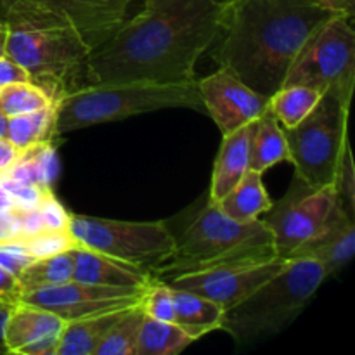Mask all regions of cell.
<instances>
[{
	"mask_svg": "<svg viewBox=\"0 0 355 355\" xmlns=\"http://www.w3.org/2000/svg\"><path fill=\"white\" fill-rule=\"evenodd\" d=\"M336 14L321 0H222L214 59L270 99L309 38Z\"/></svg>",
	"mask_w": 355,
	"mask_h": 355,
	"instance_id": "2",
	"label": "cell"
},
{
	"mask_svg": "<svg viewBox=\"0 0 355 355\" xmlns=\"http://www.w3.org/2000/svg\"><path fill=\"white\" fill-rule=\"evenodd\" d=\"M165 107H189L203 113L200 82L194 78L173 83H89L58 101L55 128L58 135L68 134Z\"/></svg>",
	"mask_w": 355,
	"mask_h": 355,
	"instance_id": "5",
	"label": "cell"
},
{
	"mask_svg": "<svg viewBox=\"0 0 355 355\" xmlns=\"http://www.w3.org/2000/svg\"><path fill=\"white\" fill-rule=\"evenodd\" d=\"M333 186H335L336 196L342 201L343 207L349 210V214L355 215V170L352 151H350V142H347L342 156H340Z\"/></svg>",
	"mask_w": 355,
	"mask_h": 355,
	"instance_id": "32",
	"label": "cell"
},
{
	"mask_svg": "<svg viewBox=\"0 0 355 355\" xmlns=\"http://www.w3.org/2000/svg\"><path fill=\"white\" fill-rule=\"evenodd\" d=\"M281 162H290L286 139L277 118L267 107L250 130V170L263 173Z\"/></svg>",
	"mask_w": 355,
	"mask_h": 355,
	"instance_id": "19",
	"label": "cell"
},
{
	"mask_svg": "<svg viewBox=\"0 0 355 355\" xmlns=\"http://www.w3.org/2000/svg\"><path fill=\"white\" fill-rule=\"evenodd\" d=\"M19 218H17V210L0 211V243L12 241L19 238Z\"/></svg>",
	"mask_w": 355,
	"mask_h": 355,
	"instance_id": "38",
	"label": "cell"
},
{
	"mask_svg": "<svg viewBox=\"0 0 355 355\" xmlns=\"http://www.w3.org/2000/svg\"><path fill=\"white\" fill-rule=\"evenodd\" d=\"M73 279L97 286L148 288L153 283L149 270L107 257L96 250L76 246L71 250Z\"/></svg>",
	"mask_w": 355,
	"mask_h": 355,
	"instance_id": "16",
	"label": "cell"
},
{
	"mask_svg": "<svg viewBox=\"0 0 355 355\" xmlns=\"http://www.w3.org/2000/svg\"><path fill=\"white\" fill-rule=\"evenodd\" d=\"M0 186L10 194L16 210H33L40 205L45 191L52 189V187H40L35 184L19 182V180L3 179V177H0Z\"/></svg>",
	"mask_w": 355,
	"mask_h": 355,
	"instance_id": "33",
	"label": "cell"
},
{
	"mask_svg": "<svg viewBox=\"0 0 355 355\" xmlns=\"http://www.w3.org/2000/svg\"><path fill=\"white\" fill-rule=\"evenodd\" d=\"M286 263L288 259L277 257L266 262L234 263V266L215 267V269L201 270V272L182 274L165 283L175 290L191 291V293L210 298L227 311L245 300L267 279L276 276Z\"/></svg>",
	"mask_w": 355,
	"mask_h": 355,
	"instance_id": "12",
	"label": "cell"
},
{
	"mask_svg": "<svg viewBox=\"0 0 355 355\" xmlns=\"http://www.w3.org/2000/svg\"><path fill=\"white\" fill-rule=\"evenodd\" d=\"M148 288L97 286L71 279L58 286L24 293L21 304L45 309L68 322L139 304Z\"/></svg>",
	"mask_w": 355,
	"mask_h": 355,
	"instance_id": "11",
	"label": "cell"
},
{
	"mask_svg": "<svg viewBox=\"0 0 355 355\" xmlns=\"http://www.w3.org/2000/svg\"><path fill=\"white\" fill-rule=\"evenodd\" d=\"M194 342L196 338L175 322L144 315L134 355H177Z\"/></svg>",
	"mask_w": 355,
	"mask_h": 355,
	"instance_id": "24",
	"label": "cell"
},
{
	"mask_svg": "<svg viewBox=\"0 0 355 355\" xmlns=\"http://www.w3.org/2000/svg\"><path fill=\"white\" fill-rule=\"evenodd\" d=\"M127 309L64 322L55 355H94L97 345Z\"/></svg>",
	"mask_w": 355,
	"mask_h": 355,
	"instance_id": "20",
	"label": "cell"
},
{
	"mask_svg": "<svg viewBox=\"0 0 355 355\" xmlns=\"http://www.w3.org/2000/svg\"><path fill=\"white\" fill-rule=\"evenodd\" d=\"M328 9L336 10V12H342L345 16L354 17V7L355 0H321Z\"/></svg>",
	"mask_w": 355,
	"mask_h": 355,
	"instance_id": "40",
	"label": "cell"
},
{
	"mask_svg": "<svg viewBox=\"0 0 355 355\" xmlns=\"http://www.w3.org/2000/svg\"><path fill=\"white\" fill-rule=\"evenodd\" d=\"M350 19L336 14L326 21L304 45L283 85L333 92L350 106L355 85V31Z\"/></svg>",
	"mask_w": 355,
	"mask_h": 355,
	"instance_id": "8",
	"label": "cell"
},
{
	"mask_svg": "<svg viewBox=\"0 0 355 355\" xmlns=\"http://www.w3.org/2000/svg\"><path fill=\"white\" fill-rule=\"evenodd\" d=\"M137 16L125 19L104 44L90 51L89 83L158 82L196 78L198 59L214 45L222 0H142Z\"/></svg>",
	"mask_w": 355,
	"mask_h": 355,
	"instance_id": "1",
	"label": "cell"
},
{
	"mask_svg": "<svg viewBox=\"0 0 355 355\" xmlns=\"http://www.w3.org/2000/svg\"><path fill=\"white\" fill-rule=\"evenodd\" d=\"M23 291H21L19 281L16 276L7 272L2 266H0V309L3 311H10L16 307L21 302Z\"/></svg>",
	"mask_w": 355,
	"mask_h": 355,
	"instance_id": "36",
	"label": "cell"
},
{
	"mask_svg": "<svg viewBox=\"0 0 355 355\" xmlns=\"http://www.w3.org/2000/svg\"><path fill=\"white\" fill-rule=\"evenodd\" d=\"M54 103V97L33 82L10 83L0 89V111L7 116L31 113Z\"/></svg>",
	"mask_w": 355,
	"mask_h": 355,
	"instance_id": "29",
	"label": "cell"
},
{
	"mask_svg": "<svg viewBox=\"0 0 355 355\" xmlns=\"http://www.w3.org/2000/svg\"><path fill=\"white\" fill-rule=\"evenodd\" d=\"M38 211L42 215V220L47 231H68L69 225V211L66 210L64 205L59 201L54 191H45L44 198H42L40 205H38Z\"/></svg>",
	"mask_w": 355,
	"mask_h": 355,
	"instance_id": "34",
	"label": "cell"
},
{
	"mask_svg": "<svg viewBox=\"0 0 355 355\" xmlns=\"http://www.w3.org/2000/svg\"><path fill=\"white\" fill-rule=\"evenodd\" d=\"M6 44H7V30H6V24L0 21V58L6 54Z\"/></svg>",
	"mask_w": 355,
	"mask_h": 355,
	"instance_id": "42",
	"label": "cell"
},
{
	"mask_svg": "<svg viewBox=\"0 0 355 355\" xmlns=\"http://www.w3.org/2000/svg\"><path fill=\"white\" fill-rule=\"evenodd\" d=\"M64 321L45 309L17 304L7 312L3 324V345L7 354L21 355L31 343L61 336Z\"/></svg>",
	"mask_w": 355,
	"mask_h": 355,
	"instance_id": "17",
	"label": "cell"
},
{
	"mask_svg": "<svg viewBox=\"0 0 355 355\" xmlns=\"http://www.w3.org/2000/svg\"><path fill=\"white\" fill-rule=\"evenodd\" d=\"M7 123H9V116L0 111V137H6L7 135Z\"/></svg>",
	"mask_w": 355,
	"mask_h": 355,
	"instance_id": "43",
	"label": "cell"
},
{
	"mask_svg": "<svg viewBox=\"0 0 355 355\" xmlns=\"http://www.w3.org/2000/svg\"><path fill=\"white\" fill-rule=\"evenodd\" d=\"M144 315L142 300L128 307L123 315L114 322L113 328L106 333L94 355H134Z\"/></svg>",
	"mask_w": 355,
	"mask_h": 355,
	"instance_id": "28",
	"label": "cell"
},
{
	"mask_svg": "<svg viewBox=\"0 0 355 355\" xmlns=\"http://www.w3.org/2000/svg\"><path fill=\"white\" fill-rule=\"evenodd\" d=\"M355 253V220L343 205L319 234L305 241L288 255V260L311 259L324 266L328 276H336L345 269Z\"/></svg>",
	"mask_w": 355,
	"mask_h": 355,
	"instance_id": "15",
	"label": "cell"
},
{
	"mask_svg": "<svg viewBox=\"0 0 355 355\" xmlns=\"http://www.w3.org/2000/svg\"><path fill=\"white\" fill-rule=\"evenodd\" d=\"M322 94L305 85H283L269 99V110L283 128L300 123L319 103Z\"/></svg>",
	"mask_w": 355,
	"mask_h": 355,
	"instance_id": "27",
	"label": "cell"
},
{
	"mask_svg": "<svg viewBox=\"0 0 355 355\" xmlns=\"http://www.w3.org/2000/svg\"><path fill=\"white\" fill-rule=\"evenodd\" d=\"M326 277L324 266L318 260H288L276 276L225 311L220 329L229 333L238 345L277 335L311 304Z\"/></svg>",
	"mask_w": 355,
	"mask_h": 355,
	"instance_id": "6",
	"label": "cell"
},
{
	"mask_svg": "<svg viewBox=\"0 0 355 355\" xmlns=\"http://www.w3.org/2000/svg\"><path fill=\"white\" fill-rule=\"evenodd\" d=\"M30 253L26 252L21 239H12V241L0 243V266L10 272L12 276H19L24 267L31 262Z\"/></svg>",
	"mask_w": 355,
	"mask_h": 355,
	"instance_id": "35",
	"label": "cell"
},
{
	"mask_svg": "<svg viewBox=\"0 0 355 355\" xmlns=\"http://www.w3.org/2000/svg\"><path fill=\"white\" fill-rule=\"evenodd\" d=\"M142 307L146 315L158 321L173 322L175 319V309H173L172 288L163 281H155L149 284L144 298H142Z\"/></svg>",
	"mask_w": 355,
	"mask_h": 355,
	"instance_id": "31",
	"label": "cell"
},
{
	"mask_svg": "<svg viewBox=\"0 0 355 355\" xmlns=\"http://www.w3.org/2000/svg\"><path fill=\"white\" fill-rule=\"evenodd\" d=\"M277 259L276 243L262 218L241 222L208 200L193 220L175 236L172 255L149 270L155 281H168L182 274L201 272L234 263Z\"/></svg>",
	"mask_w": 355,
	"mask_h": 355,
	"instance_id": "4",
	"label": "cell"
},
{
	"mask_svg": "<svg viewBox=\"0 0 355 355\" xmlns=\"http://www.w3.org/2000/svg\"><path fill=\"white\" fill-rule=\"evenodd\" d=\"M68 231L83 248L151 270L172 255L175 234L166 222H127L69 214Z\"/></svg>",
	"mask_w": 355,
	"mask_h": 355,
	"instance_id": "9",
	"label": "cell"
},
{
	"mask_svg": "<svg viewBox=\"0 0 355 355\" xmlns=\"http://www.w3.org/2000/svg\"><path fill=\"white\" fill-rule=\"evenodd\" d=\"M349 104L324 92L314 110L298 125L283 128L295 173L314 187L329 186L349 142Z\"/></svg>",
	"mask_w": 355,
	"mask_h": 355,
	"instance_id": "7",
	"label": "cell"
},
{
	"mask_svg": "<svg viewBox=\"0 0 355 355\" xmlns=\"http://www.w3.org/2000/svg\"><path fill=\"white\" fill-rule=\"evenodd\" d=\"M198 82L205 113L210 114L222 135L252 123L269 107L267 97L255 92L232 69L224 66Z\"/></svg>",
	"mask_w": 355,
	"mask_h": 355,
	"instance_id": "13",
	"label": "cell"
},
{
	"mask_svg": "<svg viewBox=\"0 0 355 355\" xmlns=\"http://www.w3.org/2000/svg\"><path fill=\"white\" fill-rule=\"evenodd\" d=\"M55 116H58V103L42 107V110L31 111V113L9 116L6 137L19 151L38 144V142L54 141V137L58 135Z\"/></svg>",
	"mask_w": 355,
	"mask_h": 355,
	"instance_id": "25",
	"label": "cell"
},
{
	"mask_svg": "<svg viewBox=\"0 0 355 355\" xmlns=\"http://www.w3.org/2000/svg\"><path fill=\"white\" fill-rule=\"evenodd\" d=\"M172 297L173 309H175L173 322L186 329L194 338L200 340L207 333L220 329L225 309L217 302L191 293V291L175 290V288H172Z\"/></svg>",
	"mask_w": 355,
	"mask_h": 355,
	"instance_id": "22",
	"label": "cell"
},
{
	"mask_svg": "<svg viewBox=\"0 0 355 355\" xmlns=\"http://www.w3.org/2000/svg\"><path fill=\"white\" fill-rule=\"evenodd\" d=\"M21 82H31L28 71L19 64V62L14 61L10 55L3 54L2 58H0V89L6 85H10V83Z\"/></svg>",
	"mask_w": 355,
	"mask_h": 355,
	"instance_id": "37",
	"label": "cell"
},
{
	"mask_svg": "<svg viewBox=\"0 0 355 355\" xmlns=\"http://www.w3.org/2000/svg\"><path fill=\"white\" fill-rule=\"evenodd\" d=\"M7 312L9 311H3V309H0V355L7 354L6 345H3V324H6Z\"/></svg>",
	"mask_w": 355,
	"mask_h": 355,
	"instance_id": "41",
	"label": "cell"
},
{
	"mask_svg": "<svg viewBox=\"0 0 355 355\" xmlns=\"http://www.w3.org/2000/svg\"><path fill=\"white\" fill-rule=\"evenodd\" d=\"M21 243L33 260L58 255L78 246L69 231H42L30 238H23Z\"/></svg>",
	"mask_w": 355,
	"mask_h": 355,
	"instance_id": "30",
	"label": "cell"
},
{
	"mask_svg": "<svg viewBox=\"0 0 355 355\" xmlns=\"http://www.w3.org/2000/svg\"><path fill=\"white\" fill-rule=\"evenodd\" d=\"M340 205L333 184L314 187L295 173L286 194L270 205L262 218L272 232L277 257L288 259L295 248L319 234L335 217Z\"/></svg>",
	"mask_w": 355,
	"mask_h": 355,
	"instance_id": "10",
	"label": "cell"
},
{
	"mask_svg": "<svg viewBox=\"0 0 355 355\" xmlns=\"http://www.w3.org/2000/svg\"><path fill=\"white\" fill-rule=\"evenodd\" d=\"M64 14L90 51L107 40L127 19L128 7L137 0H33Z\"/></svg>",
	"mask_w": 355,
	"mask_h": 355,
	"instance_id": "14",
	"label": "cell"
},
{
	"mask_svg": "<svg viewBox=\"0 0 355 355\" xmlns=\"http://www.w3.org/2000/svg\"><path fill=\"white\" fill-rule=\"evenodd\" d=\"M73 279V257L71 250L58 253V255L45 257V259H35L23 269L17 276L21 291L44 290V288L58 286V284L68 283Z\"/></svg>",
	"mask_w": 355,
	"mask_h": 355,
	"instance_id": "26",
	"label": "cell"
},
{
	"mask_svg": "<svg viewBox=\"0 0 355 355\" xmlns=\"http://www.w3.org/2000/svg\"><path fill=\"white\" fill-rule=\"evenodd\" d=\"M272 205L269 193L263 186L262 173L248 170L238 184L218 201L224 214L236 220H255L266 214Z\"/></svg>",
	"mask_w": 355,
	"mask_h": 355,
	"instance_id": "23",
	"label": "cell"
},
{
	"mask_svg": "<svg viewBox=\"0 0 355 355\" xmlns=\"http://www.w3.org/2000/svg\"><path fill=\"white\" fill-rule=\"evenodd\" d=\"M19 156V149L7 137H0V173L9 168Z\"/></svg>",
	"mask_w": 355,
	"mask_h": 355,
	"instance_id": "39",
	"label": "cell"
},
{
	"mask_svg": "<svg viewBox=\"0 0 355 355\" xmlns=\"http://www.w3.org/2000/svg\"><path fill=\"white\" fill-rule=\"evenodd\" d=\"M59 156L54 142H38L26 149H21L16 162L3 170L0 177L35 184L40 187H52L59 177Z\"/></svg>",
	"mask_w": 355,
	"mask_h": 355,
	"instance_id": "21",
	"label": "cell"
},
{
	"mask_svg": "<svg viewBox=\"0 0 355 355\" xmlns=\"http://www.w3.org/2000/svg\"><path fill=\"white\" fill-rule=\"evenodd\" d=\"M250 130L252 123L224 135L211 173L208 200L218 203L250 170Z\"/></svg>",
	"mask_w": 355,
	"mask_h": 355,
	"instance_id": "18",
	"label": "cell"
},
{
	"mask_svg": "<svg viewBox=\"0 0 355 355\" xmlns=\"http://www.w3.org/2000/svg\"><path fill=\"white\" fill-rule=\"evenodd\" d=\"M0 21L7 30L6 54L55 103L85 85L80 78L90 49L64 14L33 0H0Z\"/></svg>",
	"mask_w": 355,
	"mask_h": 355,
	"instance_id": "3",
	"label": "cell"
}]
</instances>
